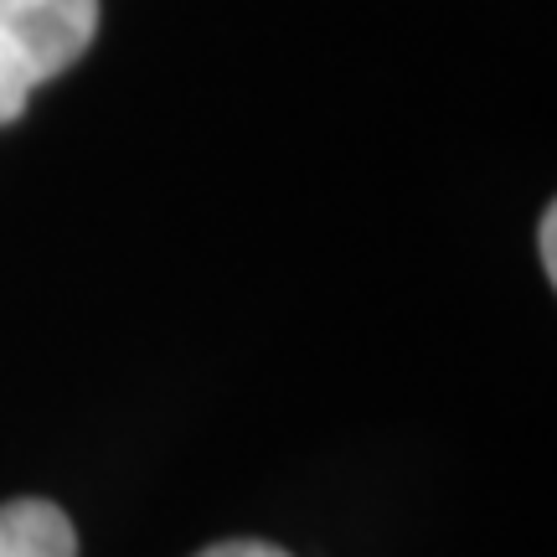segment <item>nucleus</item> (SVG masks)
I'll return each mask as SVG.
<instances>
[{"mask_svg": "<svg viewBox=\"0 0 557 557\" xmlns=\"http://www.w3.org/2000/svg\"><path fill=\"white\" fill-rule=\"evenodd\" d=\"M99 0H0V124L21 120L41 83L88 52Z\"/></svg>", "mask_w": 557, "mask_h": 557, "instance_id": "nucleus-1", "label": "nucleus"}, {"mask_svg": "<svg viewBox=\"0 0 557 557\" xmlns=\"http://www.w3.org/2000/svg\"><path fill=\"white\" fill-rule=\"evenodd\" d=\"M197 557H289L284 547H274V542H253V537H238V542H218V547H207V553Z\"/></svg>", "mask_w": 557, "mask_h": 557, "instance_id": "nucleus-3", "label": "nucleus"}, {"mask_svg": "<svg viewBox=\"0 0 557 557\" xmlns=\"http://www.w3.org/2000/svg\"><path fill=\"white\" fill-rule=\"evenodd\" d=\"M542 269H547V278H557V207H547L542 212Z\"/></svg>", "mask_w": 557, "mask_h": 557, "instance_id": "nucleus-4", "label": "nucleus"}, {"mask_svg": "<svg viewBox=\"0 0 557 557\" xmlns=\"http://www.w3.org/2000/svg\"><path fill=\"white\" fill-rule=\"evenodd\" d=\"M0 557H78V532L52 500H5L0 506Z\"/></svg>", "mask_w": 557, "mask_h": 557, "instance_id": "nucleus-2", "label": "nucleus"}]
</instances>
